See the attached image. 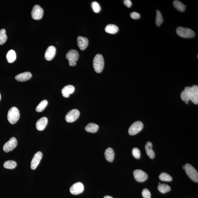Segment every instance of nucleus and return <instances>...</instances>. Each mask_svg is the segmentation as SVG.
Wrapping results in <instances>:
<instances>
[{"instance_id": "f257e3e1", "label": "nucleus", "mask_w": 198, "mask_h": 198, "mask_svg": "<svg viewBox=\"0 0 198 198\" xmlns=\"http://www.w3.org/2000/svg\"><path fill=\"white\" fill-rule=\"evenodd\" d=\"M180 97L182 100L188 104L189 101L191 100L195 104L198 103V86L193 85L192 87H186L181 92Z\"/></svg>"}, {"instance_id": "f03ea898", "label": "nucleus", "mask_w": 198, "mask_h": 198, "mask_svg": "<svg viewBox=\"0 0 198 198\" xmlns=\"http://www.w3.org/2000/svg\"><path fill=\"white\" fill-rule=\"evenodd\" d=\"M95 71L100 73L102 71L104 68V61L103 56L101 54H97L95 57L93 62Z\"/></svg>"}, {"instance_id": "7ed1b4c3", "label": "nucleus", "mask_w": 198, "mask_h": 198, "mask_svg": "<svg viewBox=\"0 0 198 198\" xmlns=\"http://www.w3.org/2000/svg\"><path fill=\"white\" fill-rule=\"evenodd\" d=\"M20 116L19 111L17 108L13 107L9 110L8 114V119L10 124H15L19 120Z\"/></svg>"}, {"instance_id": "20e7f679", "label": "nucleus", "mask_w": 198, "mask_h": 198, "mask_svg": "<svg viewBox=\"0 0 198 198\" xmlns=\"http://www.w3.org/2000/svg\"><path fill=\"white\" fill-rule=\"evenodd\" d=\"M176 32L179 36L184 38H192L195 35L194 31L188 28L178 27Z\"/></svg>"}, {"instance_id": "39448f33", "label": "nucleus", "mask_w": 198, "mask_h": 198, "mask_svg": "<svg viewBox=\"0 0 198 198\" xmlns=\"http://www.w3.org/2000/svg\"><path fill=\"white\" fill-rule=\"evenodd\" d=\"M186 172L187 175L193 181L196 182L198 181V173L194 167L189 164H186L185 165Z\"/></svg>"}, {"instance_id": "423d86ee", "label": "nucleus", "mask_w": 198, "mask_h": 198, "mask_svg": "<svg viewBox=\"0 0 198 198\" xmlns=\"http://www.w3.org/2000/svg\"><path fill=\"white\" fill-rule=\"evenodd\" d=\"M66 58L68 59L70 66L76 65V62L78 60L79 54L77 51L75 50H71L68 52L66 54Z\"/></svg>"}, {"instance_id": "0eeeda50", "label": "nucleus", "mask_w": 198, "mask_h": 198, "mask_svg": "<svg viewBox=\"0 0 198 198\" xmlns=\"http://www.w3.org/2000/svg\"><path fill=\"white\" fill-rule=\"evenodd\" d=\"M143 127L144 125L141 122L136 121L129 128V133L131 135H135L142 130Z\"/></svg>"}, {"instance_id": "6e6552de", "label": "nucleus", "mask_w": 198, "mask_h": 198, "mask_svg": "<svg viewBox=\"0 0 198 198\" xmlns=\"http://www.w3.org/2000/svg\"><path fill=\"white\" fill-rule=\"evenodd\" d=\"M17 145V141L16 138L13 137L9 140L6 142L3 147V151L5 152L12 151L16 147Z\"/></svg>"}, {"instance_id": "1a4fd4ad", "label": "nucleus", "mask_w": 198, "mask_h": 198, "mask_svg": "<svg viewBox=\"0 0 198 198\" xmlns=\"http://www.w3.org/2000/svg\"><path fill=\"white\" fill-rule=\"evenodd\" d=\"M80 115L78 110L74 109L68 112L65 116V120L68 123H72L76 121Z\"/></svg>"}, {"instance_id": "9d476101", "label": "nucleus", "mask_w": 198, "mask_h": 198, "mask_svg": "<svg viewBox=\"0 0 198 198\" xmlns=\"http://www.w3.org/2000/svg\"><path fill=\"white\" fill-rule=\"evenodd\" d=\"M43 14V10L41 6L35 5L34 6L31 12V15L33 19L39 20L42 18Z\"/></svg>"}, {"instance_id": "9b49d317", "label": "nucleus", "mask_w": 198, "mask_h": 198, "mask_svg": "<svg viewBox=\"0 0 198 198\" xmlns=\"http://www.w3.org/2000/svg\"><path fill=\"white\" fill-rule=\"evenodd\" d=\"M134 178L138 182H143L147 179L148 175L144 171L140 169H136L134 172Z\"/></svg>"}, {"instance_id": "f8f14e48", "label": "nucleus", "mask_w": 198, "mask_h": 198, "mask_svg": "<svg viewBox=\"0 0 198 198\" xmlns=\"http://www.w3.org/2000/svg\"><path fill=\"white\" fill-rule=\"evenodd\" d=\"M84 190V187L82 183L78 182L76 183L70 187V191L73 195H78L83 192Z\"/></svg>"}, {"instance_id": "ddd939ff", "label": "nucleus", "mask_w": 198, "mask_h": 198, "mask_svg": "<svg viewBox=\"0 0 198 198\" xmlns=\"http://www.w3.org/2000/svg\"><path fill=\"white\" fill-rule=\"evenodd\" d=\"M43 154L41 151H38L35 154L31 162V168L33 170L36 169L42 157Z\"/></svg>"}, {"instance_id": "4468645a", "label": "nucleus", "mask_w": 198, "mask_h": 198, "mask_svg": "<svg viewBox=\"0 0 198 198\" xmlns=\"http://www.w3.org/2000/svg\"><path fill=\"white\" fill-rule=\"evenodd\" d=\"M56 53V48L54 46H51L47 48L45 53V58L47 61L53 59Z\"/></svg>"}, {"instance_id": "2eb2a0df", "label": "nucleus", "mask_w": 198, "mask_h": 198, "mask_svg": "<svg viewBox=\"0 0 198 198\" xmlns=\"http://www.w3.org/2000/svg\"><path fill=\"white\" fill-rule=\"evenodd\" d=\"M32 76L31 73L26 72L17 75L15 77V79L18 81L24 82L30 80L32 78Z\"/></svg>"}, {"instance_id": "dca6fc26", "label": "nucleus", "mask_w": 198, "mask_h": 198, "mask_svg": "<svg viewBox=\"0 0 198 198\" xmlns=\"http://www.w3.org/2000/svg\"><path fill=\"white\" fill-rule=\"evenodd\" d=\"M77 42L78 47L81 50H85L87 47L89 41L86 37L79 36L77 38Z\"/></svg>"}, {"instance_id": "f3484780", "label": "nucleus", "mask_w": 198, "mask_h": 198, "mask_svg": "<svg viewBox=\"0 0 198 198\" xmlns=\"http://www.w3.org/2000/svg\"><path fill=\"white\" fill-rule=\"evenodd\" d=\"M48 123V119L45 117L41 118L37 121L36 128L39 131H43L45 129Z\"/></svg>"}, {"instance_id": "a211bd4d", "label": "nucleus", "mask_w": 198, "mask_h": 198, "mask_svg": "<svg viewBox=\"0 0 198 198\" xmlns=\"http://www.w3.org/2000/svg\"><path fill=\"white\" fill-rule=\"evenodd\" d=\"M75 88L74 86L71 85H68L65 86L62 90L61 92L63 96L65 98H68L74 92Z\"/></svg>"}, {"instance_id": "6ab92c4d", "label": "nucleus", "mask_w": 198, "mask_h": 198, "mask_svg": "<svg viewBox=\"0 0 198 198\" xmlns=\"http://www.w3.org/2000/svg\"><path fill=\"white\" fill-rule=\"evenodd\" d=\"M114 152L113 149L111 147L107 148L105 151V156L106 159L110 162L113 161L114 159Z\"/></svg>"}, {"instance_id": "aec40b11", "label": "nucleus", "mask_w": 198, "mask_h": 198, "mask_svg": "<svg viewBox=\"0 0 198 198\" xmlns=\"http://www.w3.org/2000/svg\"><path fill=\"white\" fill-rule=\"evenodd\" d=\"M152 144L149 141L146 143L145 146L147 155L151 159H153L155 157V153L152 149Z\"/></svg>"}, {"instance_id": "412c9836", "label": "nucleus", "mask_w": 198, "mask_h": 198, "mask_svg": "<svg viewBox=\"0 0 198 198\" xmlns=\"http://www.w3.org/2000/svg\"><path fill=\"white\" fill-rule=\"evenodd\" d=\"M98 129V125L94 123H90L85 127V131L89 133H95Z\"/></svg>"}, {"instance_id": "4be33fe9", "label": "nucleus", "mask_w": 198, "mask_h": 198, "mask_svg": "<svg viewBox=\"0 0 198 198\" xmlns=\"http://www.w3.org/2000/svg\"><path fill=\"white\" fill-rule=\"evenodd\" d=\"M118 26L114 24H109L105 28V31L110 34H115L118 32Z\"/></svg>"}, {"instance_id": "5701e85b", "label": "nucleus", "mask_w": 198, "mask_h": 198, "mask_svg": "<svg viewBox=\"0 0 198 198\" xmlns=\"http://www.w3.org/2000/svg\"><path fill=\"white\" fill-rule=\"evenodd\" d=\"M6 59L9 63L14 62L16 59V54L14 50H11L9 51L6 55Z\"/></svg>"}, {"instance_id": "b1692460", "label": "nucleus", "mask_w": 198, "mask_h": 198, "mask_svg": "<svg viewBox=\"0 0 198 198\" xmlns=\"http://www.w3.org/2000/svg\"><path fill=\"white\" fill-rule=\"evenodd\" d=\"M173 5L176 9L180 12H184L185 10L186 6L179 1H174L173 2Z\"/></svg>"}, {"instance_id": "393cba45", "label": "nucleus", "mask_w": 198, "mask_h": 198, "mask_svg": "<svg viewBox=\"0 0 198 198\" xmlns=\"http://www.w3.org/2000/svg\"><path fill=\"white\" fill-rule=\"evenodd\" d=\"M6 30L4 29L0 30V45H3L7 40Z\"/></svg>"}, {"instance_id": "a878e982", "label": "nucleus", "mask_w": 198, "mask_h": 198, "mask_svg": "<svg viewBox=\"0 0 198 198\" xmlns=\"http://www.w3.org/2000/svg\"><path fill=\"white\" fill-rule=\"evenodd\" d=\"M158 189L161 193H166L171 190L170 187L166 184H160L158 186Z\"/></svg>"}, {"instance_id": "bb28decb", "label": "nucleus", "mask_w": 198, "mask_h": 198, "mask_svg": "<svg viewBox=\"0 0 198 198\" xmlns=\"http://www.w3.org/2000/svg\"><path fill=\"white\" fill-rule=\"evenodd\" d=\"M48 104V101L46 100L41 101L36 107V110L37 112H40L44 111Z\"/></svg>"}, {"instance_id": "cd10ccee", "label": "nucleus", "mask_w": 198, "mask_h": 198, "mask_svg": "<svg viewBox=\"0 0 198 198\" xmlns=\"http://www.w3.org/2000/svg\"><path fill=\"white\" fill-rule=\"evenodd\" d=\"M17 165V163L14 161L8 160L4 162L3 166L6 168L12 169L14 168Z\"/></svg>"}, {"instance_id": "c85d7f7f", "label": "nucleus", "mask_w": 198, "mask_h": 198, "mask_svg": "<svg viewBox=\"0 0 198 198\" xmlns=\"http://www.w3.org/2000/svg\"><path fill=\"white\" fill-rule=\"evenodd\" d=\"M159 178L160 180L165 182H170L173 180L172 177L166 173H161Z\"/></svg>"}, {"instance_id": "c756f323", "label": "nucleus", "mask_w": 198, "mask_h": 198, "mask_svg": "<svg viewBox=\"0 0 198 198\" xmlns=\"http://www.w3.org/2000/svg\"><path fill=\"white\" fill-rule=\"evenodd\" d=\"M163 22V19L162 17L161 13L159 10L156 11V24L157 26H160Z\"/></svg>"}, {"instance_id": "7c9ffc66", "label": "nucleus", "mask_w": 198, "mask_h": 198, "mask_svg": "<svg viewBox=\"0 0 198 198\" xmlns=\"http://www.w3.org/2000/svg\"><path fill=\"white\" fill-rule=\"evenodd\" d=\"M91 7L92 10L94 12L98 13L100 12L101 7L98 2H92L91 3Z\"/></svg>"}, {"instance_id": "2f4dec72", "label": "nucleus", "mask_w": 198, "mask_h": 198, "mask_svg": "<svg viewBox=\"0 0 198 198\" xmlns=\"http://www.w3.org/2000/svg\"><path fill=\"white\" fill-rule=\"evenodd\" d=\"M132 154L134 157L137 159L140 158V152L139 149L136 148H134L132 150Z\"/></svg>"}, {"instance_id": "473e14b6", "label": "nucleus", "mask_w": 198, "mask_h": 198, "mask_svg": "<svg viewBox=\"0 0 198 198\" xmlns=\"http://www.w3.org/2000/svg\"><path fill=\"white\" fill-rule=\"evenodd\" d=\"M142 195L144 198H151V194L148 189L145 188L143 189Z\"/></svg>"}, {"instance_id": "72a5a7b5", "label": "nucleus", "mask_w": 198, "mask_h": 198, "mask_svg": "<svg viewBox=\"0 0 198 198\" xmlns=\"http://www.w3.org/2000/svg\"><path fill=\"white\" fill-rule=\"evenodd\" d=\"M130 17L133 19H138L140 18V15L137 12H133L131 13Z\"/></svg>"}, {"instance_id": "f704fd0d", "label": "nucleus", "mask_w": 198, "mask_h": 198, "mask_svg": "<svg viewBox=\"0 0 198 198\" xmlns=\"http://www.w3.org/2000/svg\"><path fill=\"white\" fill-rule=\"evenodd\" d=\"M124 3L129 8H130L132 5V2L130 0H125L124 1Z\"/></svg>"}, {"instance_id": "c9c22d12", "label": "nucleus", "mask_w": 198, "mask_h": 198, "mask_svg": "<svg viewBox=\"0 0 198 198\" xmlns=\"http://www.w3.org/2000/svg\"><path fill=\"white\" fill-rule=\"evenodd\" d=\"M113 198L111 196L106 195V196H105L104 198Z\"/></svg>"}, {"instance_id": "e433bc0d", "label": "nucleus", "mask_w": 198, "mask_h": 198, "mask_svg": "<svg viewBox=\"0 0 198 198\" xmlns=\"http://www.w3.org/2000/svg\"><path fill=\"white\" fill-rule=\"evenodd\" d=\"M183 168L184 169H185V166H183Z\"/></svg>"}, {"instance_id": "4c0bfd02", "label": "nucleus", "mask_w": 198, "mask_h": 198, "mask_svg": "<svg viewBox=\"0 0 198 198\" xmlns=\"http://www.w3.org/2000/svg\"><path fill=\"white\" fill-rule=\"evenodd\" d=\"M1 94H0V101H1Z\"/></svg>"}, {"instance_id": "58836bf2", "label": "nucleus", "mask_w": 198, "mask_h": 198, "mask_svg": "<svg viewBox=\"0 0 198 198\" xmlns=\"http://www.w3.org/2000/svg\"><path fill=\"white\" fill-rule=\"evenodd\" d=\"M161 184L160 183V182H159V184Z\"/></svg>"}]
</instances>
